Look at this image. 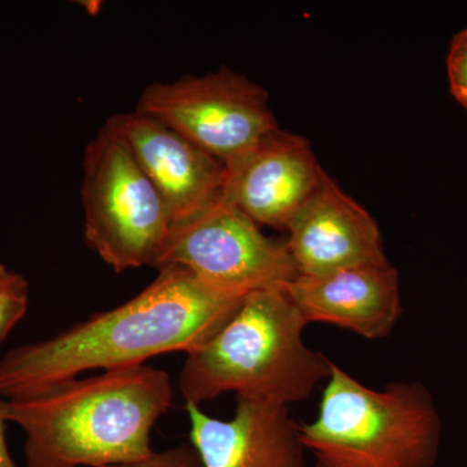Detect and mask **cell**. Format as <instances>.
Returning a JSON list of instances; mask_svg holds the SVG:
<instances>
[{
    "label": "cell",
    "instance_id": "obj_9",
    "mask_svg": "<svg viewBox=\"0 0 467 467\" xmlns=\"http://www.w3.org/2000/svg\"><path fill=\"white\" fill-rule=\"evenodd\" d=\"M104 125L124 140L167 205L174 226L220 198L223 162L173 129L135 109L109 117Z\"/></svg>",
    "mask_w": 467,
    "mask_h": 467
},
{
    "label": "cell",
    "instance_id": "obj_14",
    "mask_svg": "<svg viewBox=\"0 0 467 467\" xmlns=\"http://www.w3.org/2000/svg\"><path fill=\"white\" fill-rule=\"evenodd\" d=\"M447 72L451 95L467 109V27L451 43Z\"/></svg>",
    "mask_w": 467,
    "mask_h": 467
},
{
    "label": "cell",
    "instance_id": "obj_3",
    "mask_svg": "<svg viewBox=\"0 0 467 467\" xmlns=\"http://www.w3.org/2000/svg\"><path fill=\"white\" fill-rule=\"evenodd\" d=\"M306 327L285 288L251 292L213 337L186 353L184 402L201 405L227 392L287 408L306 401L334 364L306 346Z\"/></svg>",
    "mask_w": 467,
    "mask_h": 467
},
{
    "label": "cell",
    "instance_id": "obj_4",
    "mask_svg": "<svg viewBox=\"0 0 467 467\" xmlns=\"http://www.w3.org/2000/svg\"><path fill=\"white\" fill-rule=\"evenodd\" d=\"M300 435L315 467H432L441 420L422 384L378 391L333 364L318 416L300 423Z\"/></svg>",
    "mask_w": 467,
    "mask_h": 467
},
{
    "label": "cell",
    "instance_id": "obj_10",
    "mask_svg": "<svg viewBox=\"0 0 467 467\" xmlns=\"http://www.w3.org/2000/svg\"><path fill=\"white\" fill-rule=\"evenodd\" d=\"M287 233L285 244L299 275L391 264L376 220L327 174L292 218Z\"/></svg>",
    "mask_w": 467,
    "mask_h": 467
},
{
    "label": "cell",
    "instance_id": "obj_6",
    "mask_svg": "<svg viewBox=\"0 0 467 467\" xmlns=\"http://www.w3.org/2000/svg\"><path fill=\"white\" fill-rule=\"evenodd\" d=\"M135 110L159 119L223 165L279 129L267 92L229 67L150 84Z\"/></svg>",
    "mask_w": 467,
    "mask_h": 467
},
{
    "label": "cell",
    "instance_id": "obj_1",
    "mask_svg": "<svg viewBox=\"0 0 467 467\" xmlns=\"http://www.w3.org/2000/svg\"><path fill=\"white\" fill-rule=\"evenodd\" d=\"M133 299L91 316L50 339L0 358V398L26 400L88 370L144 365L169 352L208 342L235 315L247 295L209 284L182 266L159 269Z\"/></svg>",
    "mask_w": 467,
    "mask_h": 467
},
{
    "label": "cell",
    "instance_id": "obj_8",
    "mask_svg": "<svg viewBox=\"0 0 467 467\" xmlns=\"http://www.w3.org/2000/svg\"><path fill=\"white\" fill-rule=\"evenodd\" d=\"M223 167L221 198L257 225L284 232L326 175L308 140L281 129Z\"/></svg>",
    "mask_w": 467,
    "mask_h": 467
},
{
    "label": "cell",
    "instance_id": "obj_13",
    "mask_svg": "<svg viewBox=\"0 0 467 467\" xmlns=\"http://www.w3.org/2000/svg\"><path fill=\"white\" fill-rule=\"evenodd\" d=\"M29 284L23 275L0 265V344L26 316Z\"/></svg>",
    "mask_w": 467,
    "mask_h": 467
},
{
    "label": "cell",
    "instance_id": "obj_12",
    "mask_svg": "<svg viewBox=\"0 0 467 467\" xmlns=\"http://www.w3.org/2000/svg\"><path fill=\"white\" fill-rule=\"evenodd\" d=\"M285 290L306 325L337 326L368 340L389 337L402 315L399 273L391 264L299 275Z\"/></svg>",
    "mask_w": 467,
    "mask_h": 467
},
{
    "label": "cell",
    "instance_id": "obj_15",
    "mask_svg": "<svg viewBox=\"0 0 467 467\" xmlns=\"http://www.w3.org/2000/svg\"><path fill=\"white\" fill-rule=\"evenodd\" d=\"M104 467H202L198 453L192 444H183L171 450L153 451L149 459L137 462Z\"/></svg>",
    "mask_w": 467,
    "mask_h": 467
},
{
    "label": "cell",
    "instance_id": "obj_5",
    "mask_svg": "<svg viewBox=\"0 0 467 467\" xmlns=\"http://www.w3.org/2000/svg\"><path fill=\"white\" fill-rule=\"evenodd\" d=\"M85 241L116 273L158 266L174 223L128 146L104 125L86 147Z\"/></svg>",
    "mask_w": 467,
    "mask_h": 467
},
{
    "label": "cell",
    "instance_id": "obj_7",
    "mask_svg": "<svg viewBox=\"0 0 467 467\" xmlns=\"http://www.w3.org/2000/svg\"><path fill=\"white\" fill-rule=\"evenodd\" d=\"M173 265L239 295L285 288L299 276L285 241L266 236L221 196L173 227L156 270Z\"/></svg>",
    "mask_w": 467,
    "mask_h": 467
},
{
    "label": "cell",
    "instance_id": "obj_2",
    "mask_svg": "<svg viewBox=\"0 0 467 467\" xmlns=\"http://www.w3.org/2000/svg\"><path fill=\"white\" fill-rule=\"evenodd\" d=\"M171 399L167 371L137 365L5 400V418L26 432L27 467L121 465L152 456L150 432Z\"/></svg>",
    "mask_w": 467,
    "mask_h": 467
},
{
    "label": "cell",
    "instance_id": "obj_16",
    "mask_svg": "<svg viewBox=\"0 0 467 467\" xmlns=\"http://www.w3.org/2000/svg\"><path fill=\"white\" fill-rule=\"evenodd\" d=\"M5 400L0 398V467H18L16 462L12 460L7 447V439H5Z\"/></svg>",
    "mask_w": 467,
    "mask_h": 467
},
{
    "label": "cell",
    "instance_id": "obj_11",
    "mask_svg": "<svg viewBox=\"0 0 467 467\" xmlns=\"http://www.w3.org/2000/svg\"><path fill=\"white\" fill-rule=\"evenodd\" d=\"M190 441L202 467H304L300 423L287 407L238 399L232 420L186 404Z\"/></svg>",
    "mask_w": 467,
    "mask_h": 467
}]
</instances>
